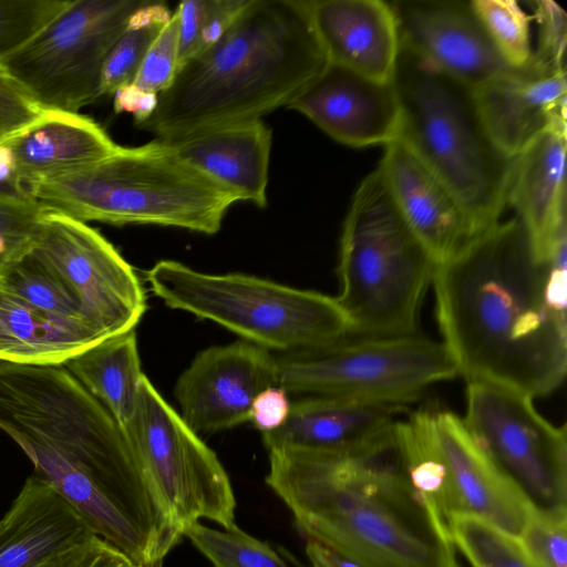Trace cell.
Masks as SVG:
<instances>
[{
  "label": "cell",
  "mask_w": 567,
  "mask_h": 567,
  "mask_svg": "<svg viewBox=\"0 0 567 567\" xmlns=\"http://www.w3.org/2000/svg\"><path fill=\"white\" fill-rule=\"evenodd\" d=\"M291 409L289 393L279 385L264 389L254 399L249 421L262 434L272 432L285 424Z\"/></svg>",
  "instance_id": "41"
},
{
  "label": "cell",
  "mask_w": 567,
  "mask_h": 567,
  "mask_svg": "<svg viewBox=\"0 0 567 567\" xmlns=\"http://www.w3.org/2000/svg\"><path fill=\"white\" fill-rule=\"evenodd\" d=\"M0 430L29 456L87 472L166 556L181 539L122 429L63 365L0 361Z\"/></svg>",
  "instance_id": "4"
},
{
  "label": "cell",
  "mask_w": 567,
  "mask_h": 567,
  "mask_svg": "<svg viewBox=\"0 0 567 567\" xmlns=\"http://www.w3.org/2000/svg\"><path fill=\"white\" fill-rule=\"evenodd\" d=\"M533 398L503 386L466 383L463 422L473 440L532 511L567 516V429Z\"/></svg>",
  "instance_id": "12"
},
{
  "label": "cell",
  "mask_w": 567,
  "mask_h": 567,
  "mask_svg": "<svg viewBox=\"0 0 567 567\" xmlns=\"http://www.w3.org/2000/svg\"><path fill=\"white\" fill-rule=\"evenodd\" d=\"M63 365L123 431L134 413L145 375L141 369L135 329L93 344Z\"/></svg>",
  "instance_id": "27"
},
{
  "label": "cell",
  "mask_w": 567,
  "mask_h": 567,
  "mask_svg": "<svg viewBox=\"0 0 567 567\" xmlns=\"http://www.w3.org/2000/svg\"><path fill=\"white\" fill-rule=\"evenodd\" d=\"M91 535L52 485L32 475L0 519V567H35Z\"/></svg>",
  "instance_id": "23"
},
{
  "label": "cell",
  "mask_w": 567,
  "mask_h": 567,
  "mask_svg": "<svg viewBox=\"0 0 567 567\" xmlns=\"http://www.w3.org/2000/svg\"><path fill=\"white\" fill-rule=\"evenodd\" d=\"M158 96L143 93L131 84L121 87L114 93V111L130 113L140 125L154 112Z\"/></svg>",
  "instance_id": "42"
},
{
  "label": "cell",
  "mask_w": 567,
  "mask_h": 567,
  "mask_svg": "<svg viewBox=\"0 0 567 567\" xmlns=\"http://www.w3.org/2000/svg\"><path fill=\"white\" fill-rule=\"evenodd\" d=\"M71 0H0V61L68 7Z\"/></svg>",
  "instance_id": "35"
},
{
  "label": "cell",
  "mask_w": 567,
  "mask_h": 567,
  "mask_svg": "<svg viewBox=\"0 0 567 567\" xmlns=\"http://www.w3.org/2000/svg\"><path fill=\"white\" fill-rule=\"evenodd\" d=\"M44 212L81 221L146 224L215 234L238 198L155 140L117 148L73 173L29 189Z\"/></svg>",
  "instance_id": "5"
},
{
  "label": "cell",
  "mask_w": 567,
  "mask_h": 567,
  "mask_svg": "<svg viewBox=\"0 0 567 567\" xmlns=\"http://www.w3.org/2000/svg\"><path fill=\"white\" fill-rule=\"evenodd\" d=\"M567 264L538 256L522 220H498L432 279L442 343L457 375L530 398L567 373Z\"/></svg>",
  "instance_id": "1"
},
{
  "label": "cell",
  "mask_w": 567,
  "mask_h": 567,
  "mask_svg": "<svg viewBox=\"0 0 567 567\" xmlns=\"http://www.w3.org/2000/svg\"><path fill=\"white\" fill-rule=\"evenodd\" d=\"M306 554L310 567H360L354 561L313 540H307Z\"/></svg>",
  "instance_id": "43"
},
{
  "label": "cell",
  "mask_w": 567,
  "mask_h": 567,
  "mask_svg": "<svg viewBox=\"0 0 567 567\" xmlns=\"http://www.w3.org/2000/svg\"><path fill=\"white\" fill-rule=\"evenodd\" d=\"M400 47L446 75L476 87L508 68L470 1H392Z\"/></svg>",
  "instance_id": "16"
},
{
  "label": "cell",
  "mask_w": 567,
  "mask_h": 567,
  "mask_svg": "<svg viewBox=\"0 0 567 567\" xmlns=\"http://www.w3.org/2000/svg\"><path fill=\"white\" fill-rule=\"evenodd\" d=\"M278 385L288 393L333 395L405 405L430 385L457 377L440 341L419 334L350 337L276 355Z\"/></svg>",
  "instance_id": "9"
},
{
  "label": "cell",
  "mask_w": 567,
  "mask_h": 567,
  "mask_svg": "<svg viewBox=\"0 0 567 567\" xmlns=\"http://www.w3.org/2000/svg\"><path fill=\"white\" fill-rule=\"evenodd\" d=\"M183 536L209 560L212 567H289L267 544L237 526L216 529L192 524Z\"/></svg>",
  "instance_id": "31"
},
{
  "label": "cell",
  "mask_w": 567,
  "mask_h": 567,
  "mask_svg": "<svg viewBox=\"0 0 567 567\" xmlns=\"http://www.w3.org/2000/svg\"><path fill=\"white\" fill-rule=\"evenodd\" d=\"M43 216L28 189H0V274L28 254Z\"/></svg>",
  "instance_id": "34"
},
{
  "label": "cell",
  "mask_w": 567,
  "mask_h": 567,
  "mask_svg": "<svg viewBox=\"0 0 567 567\" xmlns=\"http://www.w3.org/2000/svg\"><path fill=\"white\" fill-rule=\"evenodd\" d=\"M287 107L352 147L385 146L399 136L401 107L393 81H379L332 62Z\"/></svg>",
  "instance_id": "17"
},
{
  "label": "cell",
  "mask_w": 567,
  "mask_h": 567,
  "mask_svg": "<svg viewBox=\"0 0 567 567\" xmlns=\"http://www.w3.org/2000/svg\"><path fill=\"white\" fill-rule=\"evenodd\" d=\"M167 143L238 200L267 205L271 131L261 120L210 127Z\"/></svg>",
  "instance_id": "24"
},
{
  "label": "cell",
  "mask_w": 567,
  "mask_h": 567,
  "mask_svg": "<svg viewBox=\"0 0 567 567\" xmlns=\"http://www.w3.org/2000/svg\"><path fill=\"white\" fill-rule=\"evenodd\" d=\"M248 0H187L178 17V68L218 41Z\"/></svg>",
  "instance_id": "33"
},
{
  "label": "cell",
  "mask_w": 567,
  "mask_h": 567,
  "mask_svg": "<svg viewBox=\"0 0 567 567\" xmlns=\"http://www.w3.org/2000/svg\"><path fill=\"white\" fill-rule=\"evenodd\" d=\"M0 287L42 312L89 324L63 282L29 254L0 274Z\"/></svg>",
  "instance_id": "30"
},
{
  "label": "cell",
  "mask_w": 567,
  "mask_h": 567,
  "mask_svg": "<svg viewBox=\"0 0 567 567\" xmlns=\"http://www.w3.org/2000/svg\"><path fill=\"white\" fill-rule=\"evenodd\" d=\"M145 2L71 0L0 64L43 111L79 113L101 96L106 56Z\"/></svg>",
  "instance_id": "10"
},
{
  "label": "cell",
  "mask_w": 567,
  "mask_h": 567,
  "mask_svg": "<svg viewBox=\"0 0 567 567\" xmlns=\"http://www.w3.org/2000/svg\"><path fill=\"white\" fill-rule=\"evenodd\" d=\"M392 81L401 107L398 137L454 195L476 237L501 219L513 158L488 135L473 87L401 47Z\"/></svg>",
  "instance_id": "6"
},
{
  "label": "cell",
  "mask_w": 567,
  "mask_h": 567,
  "mask_svg": "<svg viewBox=\"0 0 567 567\" xmlns=\"http://www.w3.org/2000/svg\"><path fill=\"white\" fill-rule=\"evenodd\" d=\"M35 567H142L96 535L48 558Z\"/></svg>",
  "instance_id": "40"
},
{
  "label": "cell",
  "mask_w": 567,
  "mask_h": 567,
  "mask_svg": "<svg viewBox=\"0 0 567 567\" xmlns=\"http://www.w3.org/2000/svg\"><path fill=\"white\" fill-rule=\"evenodd\" d=\"M328 62L309 0H248L218 41L178 68L154 112L137 126L174 142L261 120L288 106Z\"/></svg>",
  "instance_id": "3"
},
{
  "label": "cell",
  "mask_w": 567,
  "mask_h": 567,
  "mask_svg": "<svg viewBox=\"0 0 567 567\" xmlns=\"http://www.w3.org/2000/svg\"><path fill=\"white\" fill-rule=\"evenodd\" d=\"M519 539L542 567H567V516L532 511Z\"/></svg>",
  "instance_id": "37"
},
{
  "label": "cell",
  "mask_w": 567,
  "mask_h": 567,
  "mask_svg": "<svg viewBox=\"0 0 567 567\" xmlns=\"http://www.w3.org/2000/svg\"><path fill=\"white\" fill-rule=\"evenodd\" d=\"M123 432L166 513L183 529L200 519L235 524L236 499L217 455L143 377Z\"/></svg>",
  "instance_id": "11"
},
{
  "label": "cell",
  "mask_w": 567,
  "mask_h": 567,
  "mask_svg": "<svg viewBox=\"0 0 567 567\" xmlns=\"http://www.w3.org/2000/svg\"><path fill=\"white\" fill-rule=\"evenodd\" d=\"M329 62L379 81H392L400 53L394 11L382 0H309Z\"/></svg>",
  "instance_id": "21"
},
{
  "label": "cell",
  "mask_w": 567,
  "mask_h": 567,
  "mask_svg": "<svg viewBox=\"0 0 567 567\" xmlns=\"http://www.w3.org/2000/svg\"><path fill=\"white\" fill-rule=\"evenodd\" d=\"M43 113L0 64V143L37 121Z\"/></svg>",
  "instance_id": "39"
},
{
  "label": "cell",
  "mask_w": 567,
  "mask_h": 567,
  "mask_svg": "<svg viewBox=\"0 0 567 567\" xmlns=\"http://www.w3.org/2000/svg\"><path fill=\"white\" fill-rule=\"evenodd\" d=\"M167 307L214 321L268 350L291 352L352 337L336 297L244 274L210 275L175 260L147 272Z\"/></svg>",
  "instance_id": "8"
},
{
  "label": "cell",
  "mask_w": 567,
  "mask_h": 567,
  "mask_svg": "<svg viewBox=\"0 0 567 567\" xmlns=\"http://www.w3.org/2000/svg\"><path fill=\"white\" fill-rule=\"evenodd\" d=\"M436 262L393 205L379 172L363 178L344 219L339 306L352 337L416 334Z\"/></svg>",
  "instance_id": "7"
},
{
  "label": "cell",
  "mask_w": 567,
  "mask_h": 567,
  "mask_svg": "<svg viewBox=\"0 0 567 567\" xmlns=\"http://www.w3.org/2000/svg\"><path fill=\"white\" fill-rule=\"evenodd\" d=\"M567 127L553 128L513 158L507 194L542 258L564 231L566 221Z\"/></svg>",
  "instance_id": "25"
},
{
  "label": "cell",
  "mask_w": 567,
  "mask_h": 567,
  "mask_svg": "<svg viewBox=\"0 0 567 567\" xmlns=\"http://www.w3.org/2000/svg\"><path fill=\"white\" fill-rule=\"evenodd\" d=\"M377 171L399 214L436 265L475 237L454 195L401 138L384 146Z\"/></svg>",
  "instance_id": "20"
},
{
  "label": "cell",
  "mask_w": 567,
  "mask_h": 567,
  "mask_svg": "<svg viewBox=\"0 0 567 567\" xmlns=\"http://www.w3.org/2000/svg\"><path fill=\"white\" fill-rule=\"evenodd\" d=\"M405 405L333 395H308L291 403L279 429L262 434L267 450L291 447L371 454L393 445V427Z\"/></svg>",
  "instance_id": "19"
},
{
  "label": "cell",
  "mask_w": 567,
  "mask_h": 567,
  "mask_svg": "<svg viewBox=\"0 0 567 567\" xmlns=\"http://www.w3.org/2000/svg\"><path fill=\"white\" fill-rule=\"evenodd\" d=\"M267 485L308 540L360 567H460L446 524L393 445L371 454L271 449Z\"/></svg>",
  "instance_id": "2"
},
{
  "label": "cell",
  "mask_w": 567,
  "mask_h": 567,
  "mask_svg": "<svg viewBox=\"0 0 567 567\" xmlns=\"http://www.w3.org/2000/svg\"><path fill=\"white\" fill-rule=\"evenodd\" d=\"M3 143L12 155L17 183L28 190L86 167L118 146L92 118L60 111H44Z\"/></svg>",
  "instance_id": "22"
},
{
  "label": "cell",
  "mask_w": 567,
  "mask_h": 567,
  "mask_svg": "<svg viewBox=\"0 0 567 567\" xmlns=\"http://www.w3.org/2000/svg\"><path fill=\"white\" fill-rule=\"evenodd\" d=\"M89 324L42 312L0 287V361L63 365L104 340Z\"/></svg>",
  "instance_id": "26"
},
{
  "label": "cell",
  "mask_w": 567,
  "mask_h": 567,
  "mask_svg": "<svg viewBox=\"0 0 567 567\" xmlns=\"http://www.w3.org/2000/svg\"><path fill=\"white\" fill-rule=\"evenodd\" d=\"M274 385H278L276 355L239 340L198 353L178 378L174 393L185 423L196 433H209L248 422L256 395Z\"/></svg>",
  "instance_id": "15"
},
{
  "label": "cell",
  "mask_w": 567,
  "mask_h": 567,
  "mask_svg": "<svg viewBox=\"0 0 567 567\" xmlns=\"http://www.w3.org/2000/svg\"><path fill=\"white\" fill-rule=\"evenodd\" d=\"M538 25L533 56L546 64L566 69L567 16L553 0L534 1L532 16Z\"/></svg>",
  "instance_id": "38"
},
{
  "label": "cell",
  "mask_w": 567,
  "mask_h": 567,
  "mask_svg": "<svg viewBox=\"0 0 567 567\" xmlns=\"http://www.w3.org/2000/svg\"><path fill=\"white\" fill-rule=\"evenodd\" d=\"M173 12L164 2L147 1L130 18L106 56L101 75V96L114 95L131 84L140 66Z\"/></svg>",
  "instance_id": "28"
},
{
  "label": "cell",
  "mask_w": 567,
  "mask_h": 567,
  "mask_svg": "<svg viewBox=\"0 0 567 567\" xmlns=\"http://www.w3.org/2000/svg\"><path fill=\"white\" fill-rule=\"evenodd\" d=\"M455 549L472 567H542L522 540L474 516H456L446 523Z\"/></svg>",
  "instance_id": "29"
},
{
  "label": "cell",
  "mask_w": 567,
  "mask_h": 567,
  "mask_svg": "<svg viewBox=\"0 0 567 567\" xmlns=\"http://www.w3.org/2000/svg\"><path fill=\"white\" fill-rule=\"evenodd\" d=\"M178 70V17L172 18L148 49L131 83L138 91L158 96L173 82Z\"/></svg>",
  "instance_id": "36"
},
{
  "label": "cell",
  "mask_w": 567,
  "mask_h": 567,
  "mask_svg": "<svg viewBox=\"0 0 567 567\" xmlns=\"http://www.w3.org/2000/svg\"><path fill=\"white\" fill-rule=\"evenodd\" d=\"M51 270L104 338L135 329L146 311L140 278L116 248L86 223L44 212L28 251Z\"/></svg>",
  "instance_id": "13"
},
{
  "label": "cell",
  "mask_w": 567,
  "mask_h": 567,
  "mask_svg": "<svg viewBox=\"0 0 567 567\" xmlns=\"http://www.w3.org/2000/svg\"><path fill=\"white\" fill-rule=\"evenodd\" d=\"M471 6L494 48L511 68L526 64L533 55L530 20L515 0H471Z\"/></svg>",
  "instance_id": "32"
},
{
  "label": "cell",
  "mask_w": 567,
  "mask_h": 567,
  "mask_svg": "<svg viewBox=\"0 0 567 567\" xmlns=\"http://www.w3.org/2000/svg\"><path fill=\"white\" fill-rule=\"evenodd\" d=\"M566 69L533 55L473 89L482 122L495 145L514 158L545 132L567 127Z\"/></svg>",
  "instance_id": "18"
},
{
  "label": "cell",
  "mask_w": 567,
  "mask_h": 567,
  "mask_svg": "<svg viewBox=\"0 0 567 567\" xmlns=\"http://www.w3.org/2000/svg\"><path fill=\"white\" fill-rule=\"evenodd\" d=\"M436 432L422 492L446 524L474 516L520 537L532 508L481 450L462 416L436 411Z\"/></svg>",
  "instance_id": "14"
}]
</instances>
